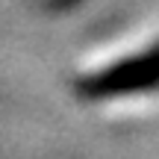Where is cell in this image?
Returning a JSON list of instances; mask_svg holds the SVG:
<instances>
[{"label": "cell", "instance_id": "6da1fadb", "mask_svg": "<svg viewBox=\"0 0 159 159\" xmlns=\"http://www.w3.org/2000/svg\"><path fill=\"white\" fill-rule=\"evenodd\" d=\"M77 94L85 100H118L159 91V39L124 59H115L106 68L83 74L74 83Z\"/></svg>", "mask_w": 159, "mask_h": 159}]
</instances>
